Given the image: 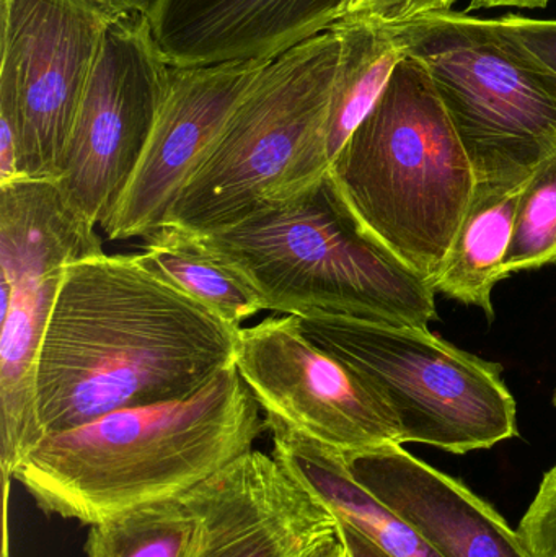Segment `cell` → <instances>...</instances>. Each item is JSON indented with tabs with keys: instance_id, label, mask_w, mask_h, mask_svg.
Listing matches in <instances>:
<instances>
[{
	"instance_id": "8fae6325",
	"label": "cell",
	"mask_w": 556,
	"mask_h": 557,
	"mask_svg": "<svg viewBox=\"0 0 556 557\" xmlns=\"http://www.w3.org/2000/svg\"><path fill=\"white\" fill-rule=\"evenodd\" d=\"M235 367L264 416L342 454L398 444L400 432L368 380L302 331L299 318L268 317L237 336Z\"/></svg>"
},
{
	"instance_id": "8992f818",
	"label": "cell",
	"mask_w": 556,
	"mask_h": 557,
	"mask_svg": "<svg viewBox=\"0 0 556 557\" xmlns=\"http://www.w3.org/2000/svg\"><path fill=\"white\" fill-rule=\"evenodd\" d=\"M391 29L427 71L477 180L532 172L556 150V72L495 18L450 10Z\"/></svg>"
},
{
	"instance_id": "d6986e66",
	"label": "cell",
	"mask_w": 556,
	"mask_h": 557,
	"mask_svg": "<svg viewBox=\"0 0 556 557\" xmlns=\"http://www.w3.org/2000/svg\"><path fill=\"white\" fill-rule=\"evenodd\" d=\"M335 28L342 48L326 126L332 163L374 108L392 72L404 58L391 28L356 20H342Z\"/></svg>"
},
{
	"instance_id": "6da1fadb",
	"label": "cell",
	"mask_w": 556,
	"mask_h": 557,
	"mask_svg": "<svg viewBox=\"0 0 556 557\" xmlns=\"http://www.w3.org/2000/svg\"><path fill=\"white\" fill-rule=\"evenodd\" d=\"M240 330L139 255L100 253L69 264L39 354L42 434L195 395L234 363Z\"/></svg>"
},
{
	"instance_id": "52a82bcc",
	"label": "cell",
	"mask_w": 556,
	"mask_h": 557,
	"mask_svg": "<svg viewBox=\"0 0 556 557\" xmlns=\"http://www.w3.org/2000/svg\"><path fill=\"white\" fill-rule=\"evenodd\" d=\"M304 333L358 370L397 421L400 442L450 454L485 450L518 435L503 367L450 344L428 326L299 318Z\"/></svg>"
},
{
	"instance_id": "ffe728a7",
	"label": "cell",
	"mask_w": 556,
	"mask_h": 557,
	"mask_svg": "<svg viewBox=\"0 0 556 557\" xmlns=\"http://www.w3.org/2000/svg\"><path fill=\"white\" fill-rule=\"evenodd\" d=\"M199 517L188 496L147 504L90 525L87 557H191Z\"/></svg>"
},
{
	"instance_id": "3957f363",
	"label": "cell",
	"mask_w": 556,
	"mask_h": 557,
	"mask_svg": "<svg viewBox=\"0 0 556 557\" xmlns=\"http://www.w3.org/2000/svg\"><path fill=\"white\" fill-rule=\"evenodd\" d=\"M189 235L244 278L267 311L415 326L437 318L433 284L362 227L329 173L232 227Z\"/></svg>"
},
{
	"instance_id": "ba28073f",
	"label": "cell",
	"mask_w": 556,
	"mask_h": 557,
	"mask_svg": "<svg viewBox=\"0 0 556 557\" xmlns=\"http://www.w3.org/2000/svg\"><path fill=\"white\" fill-rule=\"evenodd\" d=\"M104 253L59 180L0 185V468L12 484L41 444L38 363L49 317L69 264Z\"/></svg>"
},
{
	"instance_id": "f1b7e54d",
	"label": "cell",
	"mask_w": 556,
	"mask_h": 557,
	"mask_svg": "<svg viewBox=\"0 0 556 557\" xmlns=\"http://www.w3.org/2000/svg\"><path fill=\"white\" fill-rule=\"evenodd\" d=\"M552 401H554V406L556 408V388H555V392H554V399H552Z\"/></svg>"
},
{
	"instance_id": "4fadbf2b",
	"label": "cell",
	"mask_w": 556,
	"mask_h": 557,
	"mask_svg": "<svg viewBox=\"0 0 556 557\" xmlns=\"http://www.w3.org/2000/svg\"><path fill=\"white\" fill-rule=\"evenodd\" d=\"M186 496L199 517L191 557H307L338 527L273 454L255 448Z\"/></svg>"
},
{
	"instance_id": "cb8c5ba5",
	"label": "cell",
	"mask_w": 556,
	"mask_h": 557,
	"mask_svg": "<svg viewBox=\"0 0 556 557\" xmlns=\"http://www.w3.org/2000/svg\"><path fill=\"white\" fill-rule=\"evenodd\" d=\"M495 20L503 32L556 72V20L529 18L515 13Z\"/></svg>"
},
{
	"instance_id": "ac0fdd59",
	"label": "cell",
	"mask_w": 556,
	"mask_h": 557,
	"mask_svg": "<svg viewBox=\"0 0 556 557\" xmlns=\"http://www.w3.org/2000/svg\"><path fill=\"white\" fill-rule=\"evenodd\" d=\"M144 240L143 253L139 255L143 263L195 298L228 326L240 330L245 321L267 311L260 295L208 253L188 232L162 225Z\"/></svg>"
},
{
	"instance_id": "277c9868",
	"label": "cell",
	"mask_w": 556,
	"mask_h": 557,
	"mask_svg": "<svg viewBox=\"0 0 556 557\" xmlns=\"http://www.w3.org/2000/svg\"><path fill=\"white\" fill-rule=\"evenodd\" d=\"M329 176L362 227L433 284L472 201L477 175L415 59L398 62Z\"/></svg>"
},
{
	"instance_id": "e0dca14e",
	"label": "cell",
	"mask_w": 556,
	"mask_h": 557,
	"mask_svg": "<svg viewBox=\"0 0 556 557\" xmlns=\"http://www.w3.org/2000/svg\"><path fill=\"white\" fill-rule=\"evenodd\" d=\"M531 173L477 180L472 201L433 278L436 294L495 317L493 288L505 278L503 263L511 245L519 199Z\"/></svg>"
},
{
	"instance_id": "5bb4252c",
	"label": "cell",
	"mask_w": 556,
	"mask_h": 557,
	"mask_svg": "<svg viewBox=\"0 0 556 557\" xmlns=\"http://www.w3.org/2000/svg\"><path fill=\"white\" fill-rule=\"evenodd\" d=\"M351 0H153L157 48L172 67L268 61L333 28Z\"/></svg>"
},
{
	"instance_id": "d4e9b609",
	"label": "cell",
	"mask_w": 556,
	"mask_h": 557,
	"mask_svg": "<svg viewBox=\"0 0 556 557\" xmlns=\"http://www.w3.org/2000/svg\"><path fill=\"white\" fill-rule=\"evenodd\" d=\"M338 532L345 542L349 557H391L368 536L346 523L338 522Z\"/></svg>"
},
{
	"instance_id": "83f0119b",
	"label": "cell",
	"mask_w": 556,
	"mask_h": 557,
	"mask_svg": "<svg viewBox=\"0 0 556 557\" xmlns=\"http://www.w3.org/2000/svg\"><path fill=\"white\" fill-rule=\"evenodd\" d=\"M118 13L147 12L153 0H95Z\"/></svg>"
},
{
	"instance_id": "603a6c76",
	"label": "cell",
	"mask_w": 556,
	"mask_h": 557,
	"mask_svg": "<svg viewBox=\"0 0 556 557\" xmlns=\"http://www.w3.org/2000/svg\"><path fill=\"white\" fill-rule=\"evenodd\" d=\"M456 0H351L345 18L397 28L421 16L446 13Z\"/></svg>"
},
{
	"instance_id": "484cf974",
	"label": "cell",
	"mask_w": 556,
	"mask_h": 557,
	"mask_svg": "<svg viewBox=\"0 0 556 557\" xmlns=\"http://www.w3.org/2000/svg\"><path fill=\"white\" fill-rule=\"evenodd\" d=\"M307 557H349L345 542H343L342 535H339L338 527H336L335 532L320 540L316 548Z\"/></svg>"
},
{
	"instance_id": "2e32d148",
	"label": "cell",
	"mask_w": 556,
	"mask_h": 557,
	"mask_svg": "<svg viewBox=\"0 0 556 557\" xmlns=\"http://www.w3.org/2000/svg\"><path fill=\"white\" fill-rule=\"evenodd\" d=\"M273 455L335 517L368 536L391 557H441L404 519L369 493L349 471L345 455L264 416Z\"/></svg>"
},
{
	"instance_id": "9c48e42d",
	"label": "cell",
	"mask_w": 556,
	"mask_h": 557,
	"mask_svg": "<svg viewBox=\"0 0 556 557\" xmlns=\"http://www.w3.org/2000/svg\"><path fill=\"white\" fill-rule=\"evenodd\" d=\"M147 12L121 13L103 41L62 165V193L95 227L103 224L143 157L170 81Z\"/></svg>"
},
{
	"instance_id": "7a4b0ae2",
	"label": "cell",
	"mask_w": 556,
	"mask_h": 557,
	"mask_svg": "<svg viewBox=\"0 0 556 557\" xmlns=\"http://www.w3.org/2000/svg\"><path fill=\"white\" fill-rule=\"evenodd\" d=\"M263 409L235 363L188 398L118 409L42 438L16 483L48 517L95 525L176 499L254 450Z\"/></svg>"
},
{
	"instance_id": "9a60e30c",
	"label": "cell",
	"mask_w": 556,
	"mask_h": 557,
	"mask_svg": "<svg viewBox=\"0 0 556 557\" xmlns=\"http://www.w3.org/2000/svg\"><path fill=\"white\" fill-rule=\"evenodd\" d=\"M343 455L353 476L441 557H531L492 506L401 445Z\"/></svg>"
},
{
	"instance_id": "7c38bea8",
	"label": "cell",
	"mask_w": 556,
	"mask_h": 557,
	"mask_svg": "<svg viewBox=\"0 0 556 557\" xmlns=\"http://www.w3.org/2000/svg\"><path fill=\"white\" fill-rule=\"evenodd\" d=\"M268 61L172 67L143 157L107 221L108 240L159 231Z\"/></svg>"
},
{
	"instance_id": "4316f807",
	"label": "cell",
	"mask_w": 556,
	"mask_h": 557,
	"mask_svg": "<svg viewBox=\"0 0 556 557\" xmlns=\"http://www.w3.org/2000/svg\"><path fill=\"white\" fill-rule=\"evenodd\" d=\"M552 0H470L466 12L498 7H516V9H545Z\"/></svg>"
},
{
	"instance_id": "5b68a950",
	"label": "cell",
	"mask_w": 556,
	"mask_h": 557,
	"mask_svg": "<svg viewBox=\"0 0 556 557\" xmlns=\"http://www.w3.org/2000/svg\"><path fill=\"white\" fill-rule=\"evenodd\" d=\"M339 48L333 26L264 65L163 225L196 235L222 231L325 178Z\"/></svg>"
},
{
	"instance_id": "7402d4cb",
	"label": "cell",
	"mask_w": 556,
	"mask_h": 557,
	"mask_svg": "<svg viewBox=\"0 0 556 557\" xmlns=\"http://www.w3.org/2000/svg\"><path fill=\"white\" fill-rule=\"evenodd\" d=\"M518 535L529 556L556 557V465L545 473Z\"/></svg>"
},
{
	"instance_id": "44dd1931",
	"label": "cell",
	"mask_w": 556,
	"mask_h": 557,
	"mask_svg": "<svg viewBox=\"0 0 556 557\" xmlns=\"http://www.w3.org/2000/svg\"><path fill=\"white\" fill-rule=\"evenodd\" d=\"M556 264V150L532 170L516 212L503 277Z\"/></svg>"
},
{
	"instance_id": "30bf717a",
	"label": "cell",
	"mask_w": 556,
	"mask_h": 557,
	"mask_svg": "<svg viewBox=\"0 0 556 557\" xmlns=\"http://www.w3.org/2000/svg\"><path fill=\"white\" fill-rule=\"evenodd\" d=\"M118 15L95 0H2L0 90L18 110L23 178H61L104 29Z\"/></svg>"
}]
</instances>
